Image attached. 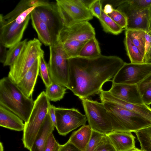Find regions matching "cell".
I'll return each instance as SVG.
<instances>
[{
  "mask_svg": "<svg viewBox=\"0 0 151 151\" xmlns=\"http://www.w3.org/2000/svg\"><path fill=\"white\" fill-rule=\"evenodd\" d=\"M142 151H151V125L134 132Z\"/></svg>",
  "mask_w": 151,
  "mask_h": 151,
  "instance_id": "obj_31",
  "label": "cell"
},
{
  "mask_svg": "<svg viewBox=\"0 0 151 151\" xmlns=\"http://www.w3.org/2000/svg\"><path fill=\"white\" fill-rule=\"evenodd\" d=\"M114 9L112 5L109 4H106L103 9L104 12L107 14L111 13Z\"/></svg>",
  "mask_w": 151,
  "mask_h": 151,
  "instance_id": "obj_45",
  "label": "cell"
},
{
  "mask_svg": "<svg viewBox=\"0 0 151 151\" xmlns=\"http://www.w3.org/2000/svg\"><path fill=\"white\" fill-rule=\"evenodd\" d=\"M50 104L44 91L42 92L34 101L28 120L24 123L22 139L24 147L29 151L48 113Z\"/></svg>",
  "mask_w": 151,
  "mask_h": 151,
  "instance_id": "obj_4",
  "label": "cell"
},
{
  "mask_svg": "<svg viewBox=\"0 0 151 151\" xmlns=\"http://www.w3.org/2000/svg\"><path fill=\"white\" fill-rule=\"evenodd\" d=\"M99 20L103 30L106 32L117 35L121 33L124 29L105 13L103 10Z\"/></svg>",
  "mask_w": 151,
  "mask_h": 151,
  "instance_id": "obj_28",
  "label": "cell"
},
{
  "mask_svg": "<svg viewBox=\"0 0 151 151\" xmlns=\"http://www.w3.org/2000/svg\"><path fill=\"white\" fill-rule=\"evenodd\" d=\"M132 7L136 10H142L149 8L151 5V0H128Z\"/></svg>",
  "mask_w": 151,
  "mask_h": 151,
  "instance_id": "obj_37",
  "label": "cell"
},
{
  "mask_svg": "<svg viewBox=\"0 0 151 151\" xmlns=\"http://www.w3.org/2000/svg\"><path fill=\"white\" fill-rule=\"evenodd\" d=\"M130 151H142L141 149H139L137 148H135V149Z\"/></svg>",
  "mask_w": 151,
  "mask_h": 151,
  "instance_id": "obj_49",
  "label": "cell"
},
{
  "mask_svg": "<svg viewBox=\"0 0 151 151\" xmlns=\"http://www.w3.org/2000/svg\"><path fill=\"white\" fill-rule=\"evenodd\" d=\"M56 126L60 135L65 136L78 127L86 125L87 119L78 110L74 108L55 107Z\"/></svg>",
  "mask_w": 151,
  "mask_h": 151,
  "instance_id": "obj_11",
  "label": "cell"
},
{
  "mask_svg": "<svg viewBox=\"0 0 151 151\" xmlns=\"http://www.w3.org/2000/svg\"><path fill=\"white\" fill-rule=\"evenodd\" d=\"M101 55L99 42L95 37L86 41L81 48L78 57L91 58Z\"/></svg>",
  "mask_w": 151,
  "mask_h": 151,
  "instance_id": "obj_24",
  "label": "cell"
},
{
  "mask_svg": "<svg viewBox=\"0 0 151 151\" xmlns=\"http://www.w3.org/2000/svg\"><path fill=\"white\" fill-rule=\"evenodd\" d=\"M91 0H56L55 2L64 27L88 21L93 18L88 7Z\"/></svg>",
  "mask_w": 151,
  "mask_h": 151,
  "instance_id": "obj_7",
  "label": "cell"
},
{
  "mask_svg": "<svg viewBox=\"0 0 151 151\" xmlns=\"http://www.w3.org/2000/svg\"><path fill=\"white\" fill-rule=\"evenodd\" d=\"M107 15L123 29H125L127 25V20L122 12L117 9H114L111 13Z\"/></svg>",
  "mask_w": 151,
  "mask_h": 151,
  "instance_id": "obj_34",
  "label": "cell"
},
{
  "mask_svg": "<svg viewBox=\"0 0 151 151\" xmlns=\"http://www.w3.org/2000/svg\"><path fill=\"white\" fill-rule=\"evenodd\" d=\"M88 9L92 15L99 19L103 11L101 0H93L90 4Z\"/></svg>",
  "mask_w": 151,
  "mask_h": 151,
  "instance_id": "obj_35",
  "label": "cell"
},
{
  "mask_svg": "<svg viewBox=\"0 0 151 151\" xmlns=\"http://www.w3.org/2000/svg\"><path fill=\"white\" fill-rule=\"evenodd\" d=\"M42 44L35 38L28 41L14 63L10 66L8 77L16 84L19 83L36 60L44 54Z\"/></svg>",
  "mask_w": 151,
  "mask_h": 151,
  "instance_id": "obj_5",
  "label": "cell"
},
{
  "mask_svg": "<svg viewBox=\"0 0 151 151\" xmlns=\"http://www.w3.org/2000/svg\"><path fill=\"white\" fill-rule=\"evenodd\" d=\"M0 151H4V147L3 144L1 142L0 143Z\"/></svg>",
  "mask_w": 151,
  "mask_h": 151,
  "instance_id": "obj_48",
  "label": "cell"
},
{
  "mask_svg": "<svg viewBox=\"0 0 151 151\" xmlns=\"http://www.w3.org/2000/svg\"><path fill=\"white\" fill-rule=\"evenodd\" d=\"M59 151H82L68 141L61 145Z\"/></svg>",
  "mask_w": 151,
  "mask_h": 151,
  "instance_id": "obj_40",
  "label": "cell"
},
{
  "mask_svg": "<svg viewBox=\"0 0 151 151\" xmlns=\"http://www.w3.org/2000/svg\"><path fill=\"white\" fill-rule=\"evenodd\" d=\"M68 87L81 100L99 94L104 84L111 81L124 62L115 56L101 55L97 57L69 58Z\"/></svg>",
  "mask_w": 151,
  "mask_h": 151,
  "instance_id": "obj_1",
  "label": "cell"
},
{
  "mask_svg": "<svg viewBox=\"0 0 151 151\" xmlns=\"http://www.w3.org/2000/svg\"><path fill=\"white\" fill-rule=\"evenodd\" d=\"M151 74V63H127L111 80L112 83L138 85Z\"/></svg>",
  "mask_w": 151,
  "mask_h": 151,
  "instance_id": "obj_10",
  "label": "cell"
},
{
  "mask_svg": "<svg viewBox=\"0 0 151 151\" xmlns=\"http://www.w3.org/2000/svg\"><path fill=\"white\" fill-rule=\"evenodd\" d=\"M151 84V74L138 85L140 93L142 95L146 88Z\"/></svg>",
  "mask_w": 151,
  "mask_h": 151,
  "instance_id": "obj_42",
  "label": "cell"
},
{
  "mask_svg": "<svg viewBox=\"0 0 151 151\" xmlns=\"http://www.w3.org/2000/svg\"><path fill=\"white\" fill-rule=\"evenodd\" d=\"M95 34L94 28L88 21L81 22L64 27L59 33L58 41L74 40L85 42L95 37Z\"/></svg>",
  "mask_w": 151,
  "mask_h": 151,
  "instance_id": "obj_14",
  "label": "cell"
},
{
  "mask_svg": "<svg viewBox=\"0 0 151 151\" xmlns=\"http://www.w3.org/2000/svg\"><path fill=\"white\" fill-rule=\"evenodd\" d=\"M6 47L0 43V61L3 64L6 59L7 50Z\"/></svg>",
  "mask_w": 151,
  "mask_h": 151,
  "instance_id": "obj_44",
  "label": "cell"
},
{
  "mask_svg": "<svg viewBox=\"0 0 151 151\" xmlns=\"http://www.w3.org/2000/svg\"><path fill=\"white\" fill-rule=\"evenodd\" d=\"M151 63V48L147 54L146 56L145 59V63Z\"/></svg>",
  "mask_w": 151,
  "mask_h": 151,
  "instance_id": "obj_46",
  "label": "cell"
},
{
  "mask_svg": "<svg viewBox=\"0 0 151 151\" xmlns=\"http://www.w3.org/2000/svg\"><path fill=\"white\" fill-rule=\"evenodd\" d=\"M55 107V106L50 104L48 112L53 124L55 127L56 126V120Z\"/></svg>",
  "mask_w": 151,
  "mask_h": 151,
  "instance_id": "obj_43",
  "label": "cell"
},
{
  "mask_svg": "<svg viewBox=\"0 0 151 151\" xmlns=\"http://www.w3.org/2000/svg\"><path fill=\"white\" fill-rule=\"evenodd\" d=\"M104 135L92 130L90 138L84 151H95Z\"/></svg>",
  "mask_w": 151,
  "mask_h": 151,
  "instance_id": "obj_33",
  "label": "cell"
},
{
  "mask_svg": "<svg viewBox=\"0 0 151 151\" xmlns=\"http://www.w3.org/2000/svg\"><path fill=\"white\" fill-rule=\"evenodd\" d=\"M27 39L20 41L14 44L7 50L4 66H10L14 62L20 55L27 42Z\"/></svg>",
  "mask_w": 151,
  "mask_h": 151,
  "instance_id": "obj_29",
  "label": "cell"
},
{
  "mask_svg": "<svg viewBox=\"0 0 151 151\" xmlns=\"http://www.w3.org/2000/svg\"><path fill=\"white\" fill-rule=\"evenodd\" d=\"M40 57L17 85L27 97H32L35 86L39 72Z\"/></svg>",
  "mask_w": 151,
  "mask_h": 151,
  "instance_id": "obj_18",
  "label": "cell"
},
{
  "mask_svg": "<svg viewBox=\"0 0 151 151\" xmlns=\"http://www.w3.org/2000/svg\"><path fill=\"white\" fill-rule=\"evenodd\" d=\"M124 43L127 55L130 60L131 63H145L144 58L138 48L126 36L124 38Z\"/></svg>",
  "mask_w": 151,
  "mask_h": 151,
  "instance_id": "obj_26",
  "label": "cell"
},
{
  "mask_svg": "<svg viewBox=\"0 0 151 151\" xmlns=\"http://www.w3.org/2000/svg\"><path fill=\"white\" fill-rule=\"evenodd\" d=\"M86 42L68 40L61 42H59L61 44L69 59L78 57L81 48Z\"/></svg>",
  "mask_w": 151,
  "mask_h": 151,
  "instance_id": "obj_27",
  "label": "cell"
},
{
  "mask_svg": "<svg viewBox=\"0 0 151 151\" xmlns=\"http://www.w3.org/2000/svg\"><path fill=\"white\" fill-rule=\"evenodd\" d=\"M36 7H31L7 20H0V43L9 48L21 41L30 18V14Z\"/></svg>",
  "mask_w": 151,
  "mask_h": 151,
  "instance_id": "obj_6",
  "label": "cell"
},
{
  "mask_svg": "<svg viewBox=\"0 0 151 151\" xmlns=\"http://www.w3.org/2000/svg\"><path fill=\"white\" fill-rule=\"evenodd\" d=\"M49 49L48 65L51 78L52 81L68 89L70 74L69 59L58 41L50 46Z\"/></svg>",
  "mask_w": 151,
  "mask_h": 151,
  "instance_id": "obj_8",
  "label": "cell"
},
{
  "mask_svg": "<svg viewBox=\"0 0 151 151\" xmlns=\"http://www.w3.org/2000/svg\"><path fill=\"white\" fill-rule=\"evenodd\" d=\"M149 31V33H151V5L150 7Z\"/></svg>",
  "mask_w": 151,
  "mask_h": 151,
  "instance_id": "obj_47",
  "label": "cell"
},
{
  "mask_svg": "<svg viewBox=\"0 0 151 151\" xmlns=\"http://www.w3.org/2000/svg\"><path fill=\"white\" fill-rule=\"evenodd\" d=\"M50 2L43 0H22L11 12L4 16L1 14L0 20H6L18 15L27 9L34 6H39L49 4Z\"/></svg>",
  "mask_w": 151,
  "mask_h": 151,
  "instance_id": "obj_23",
  "label": "cell"
},
{
  "mask_svg": "<svg viewBox=\"0 0 151 151\" xmlns=\"http://www.w3.org/2000/svg\"><path fill=\"white\" fill-rule=\"evenodd\" d=\"M61 145L56 140L52 133L47 139L44 151H59Z\"/></svg>",
  "mask_w": 151,
  "mask_h": 151,
  "instance_id": "obj_38",
  "label": "cell"
},
{
  "mask_svg": "<svg viewBox=\"0 0 151 151\" xmlns=\"http://www.w3.org/2000/svg\"><path fill=\"white\" fill-rule=\"evenodd\" d=\"M102 103L109 116L113 131L134 132L151 125V120L141 114L111 102Z\"/></svg>",
  "mask_w": 151,
  "mask_h": 151,
  "instance_id": "obj_3",
  "label": "cell"
},
{
  "mask_svg": "<svg viewBox=\"0 0 151 151\" xmlns=\"http://www.w3.org/2000/svg\"><path fill=\"white\" fill-rule=\"evenodd\" d=\"M142 98L144 104L148 106L151 104V84L145 89Z\"/></svg>",
  "mask_w": 151,
  "mask_h": 151,
  "instance_id": "obj_39",
  "label": "cell"
},
{
  "mask_svg": "<svg viewBox=\"0 0 151 151\" xmlns=\"http://www.w3.org/2000/svg\"><path fill=\"white\" fill-rule=\"evenodd\" d=\"M95 151H116L106 135L103 137Z\"/></svg>",
  "mask_w": 151,
  "mask_h": 151,
  "instance_id": "obj_36",
  "label": "cell"
},
{
  "mask_svg": "<svg viewBox=\"0 0 151 151\" xmlns=\"http://www.w3.org/2000/svg\"><path fill=\"white\" fill-rule=\"evenodd\" d=\"M40 19L48 27L54 42L58 41L59 33L64 27L56 2L37 6L35 9Z\"/></svg>",
  "mask_w": 151,
  "mask_h": 151,
  "instance_id": "obj_12",
  "label": "cell"
},
{
  "mask_svg": "<svg viewBox=\"0 0 151 151\" xmlns=\"http://www.w3.org/2000/svg\"><path fill=\"white\" fill-rule=\"evenodd\" d=\"M34 104L32 97L27 96L8 77L0 80V105L27 122Z\"/></svg>",
  "mask_w": 151,
  "mask_h": 151,
  "instance_id": "obj_2",
  "label": "cell"
},
{
  "mask_svg": "<svg viewBox=\"0 0 151 151\" xmlns=\"http://www.w3.org/2000/svg\"><path fill=\"white\" fill-rule=\"evenodd\" d=\"M151 48V33L145 32V56L147 54Z\"/></svg>",
  "mask_w": 151,
  "mask_h": 151,
  "instance_id": "obj_41",
  "label": "cell"
},
{
  "mask_svg": "<svg viewBox=\"0 0 151 151\" xmlns=\"http://www.w3.org/2000/svg\"><path fill=\"white\" fill-rule=\"evenodd\" d=\"M39 71L41 78L46 87L50 86L52 81L50 76L48 64L44 58V55L40 57Z\"/></svg>",
  "mask_w": 151,
  "mask_h": 151,
  "instance_id": "obj_32",
  "label": "cell"
},
{
  "mask_svg": "<svg viewBox=\"0 0 151 151\" xmlns=\"http://www.w3.org/2000/svg\"><path fill=\"white\" fill-rule=\"evenodd\" d=\"M108 91L115 97L125 102L138 104H144L137 85L112 83Z\"/></svg>",
  "mask_w": 151,
  "mask_h": 151,
  "instance_id": "obj_15",
  "label": "cell"
},
{
  "mask_svg": "<svg viewBox=\"0 0 151 151\" xmlns=\"http://www.w3.org/2000/svg\"><path fill=\"white\" fill-rule=\"evenodd\" d=\"M55 127L48 112L30 151H44L47 139Z\"/></svg>",
  "mask_w": 151,
  "mask_h": 151,
  "instance_id": "obj_19",
  "label": "cell"
},
{
  "mask_svg": "<svg viewBox=\"0 0 151 151\" xmlns=\"http://www.w3.org/2000/svg\"><path fill=\"white\" fill-rule=\"evenodd\" d=\"M145 32L141 30L127 29L125 36L128 37L139 49L145 59Z\"/></svg>",
  "mask_w": 151,
  "mask_h": 151,
  "instance_id": "obj_25",
  "label": "cell"
},
{
  "mask_svg": "<svg viewBox=\"0 0 151 151\" xmlns=\"http://www.w3.org/2000/svg\"><path fill=\"white\" fill-rule=\"evenodd\" d=\"M92 131L89 125L83 126L72 133L68 141L82 151H84L90 138Z\"/></svg>",
  "mask_w": 151,
  "mask_h": 151,
  "instance_id": "obj_22",
  "label": "cell"
},
{
  "mask_svg": "<svg viewBox=\"0 0 151 151\" xmlns=\"http://www.w3.org/2000/svg\"><path fill=\"white\" fill-rule=\"evenodd\" d=\"M33 27L37 35L39 40L46 46H50L54 42L46 24L39 17L34 9L30 14Z\"/></svg>",
  "mask_w": 151,
  "mask_h": 151,
  "instance_id": "obj_21",
  "label": "cell"
},
{
  "mask_svg": "<svg viewBox=\"0 0 151 151\" xmlns=\"http://www.w3.org/2000/svg\"><path fill=\"white\" fill-rule=\"evenodd\" d=\"M81 101L88 125L92 130L106 135L113 131L110 117L103 103L88 98Z\"/></svg>",
  "mask_w": 151,
  "mask_h": 151,
  "instance_id": "obj_9",
  "label": "cell"
},
{
  "mask_svg": "<svg viewBox=\"0 0 151 151\" xmlns=\"http://www.w3.org/2000/svg\"><path fill=\"white\" fill-rule=\"evenodd\" d=\"M0 125L16 131H23L24 124L17 115L0 105Z\"/></svg>",
  "mask_w": 151,
  "mask_h": 151,
  "instance_id": "obj_20",
  "label": "cell"
},
{
  "mask_svg": "<svg viewBox=\"0 0 151 151\" xmlns=\"http://www.w3.org/2000/svg\"><path fill=\"white\" fill-rule=\"evenodd\" d=\"M67 88L52 81V84L46 87L45 93L50 101H57L63 98Z\"/></svg>",
  "mask_w": 151,
  "mask_h": 151,
  "instance_id": "obj_30",
  "label": "cell"
},
{
  "mask_svg": "<svg viewBox=\"0 0 151 151\" xmlns=\"http://www.w3.org/2000/svg\"><path fill=\"white\" fill-rule=\"evenodd\" d=\"M101 102H110L115 103L132 111L141 114L151 120V108L145 104H135L125 102L113 96L108 91L102 89L99 94Z\"/></svg>",
  "mask_w": 151,
  "mask_h": 151,
  "instance_id": "obj_16",
  "label": "cell"
},
{
  "mask_svg": "<svg viewBox=\"0 0 151 151\" xmlns=\"http://www.w3.org/2000/svg\"><path fill=\"white\" fill-rule=\"evenodd\" d=\"M107 135L116 151H130L136 148L135 137L132 132L114 131Z\"/></svg>",
  "mask_w": 151,
  "mask_h": 151,
  "instance_id": "obj_17",
  "label": "cell"
},
{
  "mask_svg": "<svg viewBox=\"0 0 151 151\" xmlns=\"http://www.w3.org/2000/svg\"><path fill=\"white\" fill-rule=\"evenodd\" d=\"M150 7L142 10H136L132 7L127 0L116 9L122 12L127 18L126 30H141L149 32Z\"/></svg>",
  "mask_w": 151,
  "mask_h": 151,
  "instance_id": "obj_13",
  "label": "cell"
}]
</instances>
